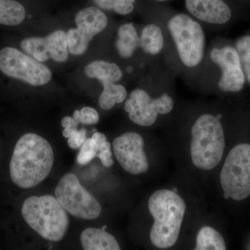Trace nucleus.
I'll return each instance as SVG.
<instances>
[{"label":"nucleus","mask_w":250,"mask_h":250,"mask_svg":"<svg viewBox=\"0 0 250 250\" xmlns=\"http://www.w3.org/2000/svg\"><path fill=\"white\" fill-rule=\"evenodd\" d=\"M54 151L47 140L39 135H23L10 162V175L18 187L29 189L41 183L53 167Z\"/></svg>","instance_id":"obj_1"},{"label":"nucleus","mask_w":250,"mask_h":250,"mask_svg":"<svg viewBox=\"0 0 250 250\" xmlns=\"http://www.w3.org/2000/svg\"><path fill=\"white\" fill-rule=\"evenodd\" d=\"M148 208L154 218L150 240L159 249L174 246L178 240L187 206L173 190L161 189L149 197Z\"/></svg>","instance_id":"obj_2"},{"label":"nucleus","mask_w":250,"mask_h":250,"mask_svg":"<svg viewBox=\"0 0 250 250\" xmlns=\"http://www.w3.org/2000/svg\"><path fill=\"white\" fill-rule=\"evenodd\" d=\"M226 142L220 116L204 114L194 123L191 130L190 156L193 165L210 170L221 162Z\"/></svg>","instance_id":"obj_3"},{"label":"nucleus","mask_w":250,"mask_h":250,"mask_svg":"<svg viewBox=\"0 0 250 250\" xmlns=\"http://www.w3.org/2000/svg\"><path fill=\"white\" fill-rule=\"evenodd\" d=\"M22 215L29 226L47 241H61L67 232L69 218L66 210L52 195L26 199Z\"/></svg>","instance_id":"obj_4"},{"label":"nucleus","mask_w":250,"mask_h":250,"mask_svg":"<svg viewBox=\"0 0 250 250\" xmlns=\"http://www.w3.org/2000/svg\"><path fill=\"white\" fill-rule=\"evenodd\" d=\"M220 179L226 200L240 202L250 196V143H238L230 149Z\"/></svg>","instance_id":"obj_5"},{"label":"nucleus","mask_w":250,"mask_h":250,"mask_svg":"<svg viewBox=\"0 0 250 250\" xmlns=\"http://www.w3.org/2000/svg\"><path fill=\"white\" fill-rule=\"evenodd\" d=\"M179 59L185 66L196 67L203 59L205 35L202 26L187 14H179L167 23Z\"/></svg>","instance_id":"obj_6"},{"label":"nucleus","mask_w":250,"mask_h":250,"mask_svg":"<svg viewBox=\"0 0 250 250\" xmlns=\"http://www.w3.org/2000/svg\"><path fill=\"white\" fill-rule=\"evenodd\" d=\"M55 196L62 208L75 218L94 220L101 214V205L75 174L62 176L56 188Z\"/></svg>","instance_id":"obj_7"},{"label":"nucleus","mask_w":250,"mask_h":250,"mask_svg":"<svg viewBox=\"0 0 250 250\" xmlns=\"http://www.w3.org/2000/svg\"><path fill=\"white\" fill-rule=\"evenodd\" d=\"M0 70L6 76L34 86L45 85L52 79L48 67L14 47L0 51Z\"/></svg>","instance_id":"obj_8"},{"label":"nucleus","mask_w":250,"mask_h":250,"mask_svg":"<svg viewBox=\"0 0 250 250\" xmlns=\"http://www.w3.org/2000/svg\"><path fill=\"white\" fill-rule=\"evenodd\" d=\"M173 107V99L167 93L152 99L142 89L133 90L125 105L129 119L143 126H151L155 123L159 114H167Z\"/></svg>","instance_id":"obj_9"},{"label":"nucleus","mask_w":250,"mask_h":250,"mask_svg":"<svg viewBox=\"0 0 250 250\" xmlns=\"http://www.w3.org/2000/svg\"><path fill=\"white\" fill-rule=\"evenodd\" d=\"M117 161L125 170L134 175L146 173L149 169L144 151V140L136 132H126L113 143Z\"/></svg>","instance_id":"obj_10"},{"label":"nucleus","mask_w":250,"mask_h":250,"mask_svg":"<svg viewBox=\"0 0 250 250\" xmlns=\"http://www.w3.org/2000/svg\"><path fill=\"white\" fill-rule=\"evenodd\" d=\"M210 59L222 71L219 88L225 93L241 91L246 78L236 49L231 46L213 49L210 52Z\"/></svg>","instance_id":"obj_11"},{"label":"nucleus","mask_w":250,"mask_h":250,"mask_svg":"<svg viewBox=\"0 0 250 250\" xmlns=\"http://www.w3.org/2000/svg\"><path fill=\"white\" fill-rule=\"evenodd\" d=\"M21 47L39 62H45L50 59L57 62H64L68 57L67 34L62 30L54 31L45 38L24 39Z\"/></svg>","instance_id":"obj_12"},{"label":"nucleus","mask_w":250,"mask_h":250,"mask_svg":"<svg viewBox=\"0 0 250 250\" xmlns=\"http://www.w3.org/2000/svg\"><path fill=\"white\" fill-rule=\"evenodd\" d=\"M186 8L193 17L209 24H223L232 16L224 0H185Z\"/></svg>","instance_id":"obj_13"},{"label":"nucleus","mask_w":250,"mask_h":250,"mask_svg":"<svg viewBox=\"0 0 250 250\" xmlns=\"http://www.w3.org/2000/svg\"><path fill=\"white\" fill-rule=\"evenodd\" d=\"M75 23L77 28L93 39L106 27L108 19L100 8L90 6L77 13Z\"/></svg>","instance_id":"obj_14"},{"label":"nucleus","mask_w":250,"mask_h":250,"mask_svg":"<svg viewBox=\"0 0 250 250\" xmlns=\"http://www.w3.org/2000/svg\"><path fill=\"white\" fill-rule=\"evenodd\" d=\"M81 243L85 250H121L115 237L103 229H85L81 234Z\"/></svg>","instance_id":"obj_15"},{"label":"nucleus","mask_w":250,"mask_h":250,"mask_svg":"<svg viewBox=\"0 0 250 250\" xmlns=\"http://www.w3.org/2000/svg\"><path fill=\"white\" fill-rule=\"evenodd\" d=\"M85 75L90 78L97 79L102 83L118 82L123 77L121 68L113 62L95 61L85 67Z\"/></svg>","instance_id":"obj_16"},{"label":"nucleus","mask_w":250,"mask_h":250,"mask_svg":"<svg viewBox=\"0 0 250 250\" xmlns=\"http://www.w3.org/2000/svg\"><path fill=\"white\" fill-rule=\"evenodd\" d=\"M139 45V37L132 23H126L118 30L116 47L122 58H130Z\"/></svg>","instance_id":"obj_17"},{"label":"nucleus","mask_w":250,"mask_h":250,"mask_svg":"<svg viewBox=\"0 0 250 250\" xmlns=\"http://www.w3.org/2000/svg\"><path fill=\"white\" fill-rule=\"evenodd\" d=\"M164 45L163 31L159 26L149 24L143 29L139 45L144 52L151 55L160 53Z\"/></svg>","instance_id":"obj_18"},{"label":"nucleus","mask_w":250,"mask_h":250,"mask_svg":"<svg viewBox=\"0 0 250 250\" xmlns=\"http://www.w3.org/2000/svg\"><path fill=\"white\" fill-rule=\"evenodd\" d=\"M26 16L24 6L15 0H0V24L16 26L21 24Z\"/></svg>","instance_id":"obj_19"},{"label":"nucleus","mask_w":250,"mask_h":250,"mask_svg":"<svg viewBox=\"0 0 250 250\" xmlns=\"http://www.w3.org/2000/svg\"><path fill=\"white\" fill-rule=\"evenodd\" d=\"M196 250H225L226 243L223 236L215 229L209 226L202 228L197 233Z\"/></svg>","instance_id":"obj_20"},{"label":"nucleus","mask_w":250,"mask_h":250,"mask_svg":"<svg viewBox=\"0 0 250 250\" xmlns=\"http://www.w3.org/2000/svg\"><path fill=\"white\" fill-rule=\"evenodd\" d=\"M103 85L104 90L99 98V104L104 110L111 109L116 104L124 102L127 96V92L123 85L113 82H106Z\"/></svg>","instance_id":"obj_21"},{"label":"nucleus","mask_w":250,"mask_h":250,"mask_svg":"<svg viewBox=\"0 0 250 250\" xmlns=\"http://www.w3.org/2000/svg\"><path fill=\"white\" fill-rule=\"evenodd\" d=\"M67 40L70 53L77 56L84 53L92 39L83 31L76 28L67 31Z\"/></svg>","instance_id":"obj_22"},{"label":"nucleus","mask_w":250,"mask_h":250,"mask_svg":"<svg viewBox=\"0 0 250 250\" xmlns=\"http://www.w3.org/2000/svg\"><path fill=\"white\" fill-rule=\"evenodd\" d=\"M136 0H94L95 5L100 9L114 11L120 15L131 14L134 9Z\"/></svg>","instance_id":"obj_23"},{"label":"nucleus","mask_w":250,"mask_h":250,"mask_svg":"<svg viewBox=\"0 0 250 250\" xmlns=\"http://www.w3.org/2000/svg\"><path fill=\"white\" fill-rule=\"evenodd\" d=\"M246 78L250 83V35L243 36L236 41V47Z\"/></svg>","instance_id":"obj_24"},{"label":"nucleus","mask_w":250,"mask_h":250,"mask_svg":"<svg viewBox=\"0 0 250 250\" xmlns=\"http://www.w3.org/2000/svg\"><path fill=\"white\" fill-rule=\"evenodd\" d=\"M100 147L91 138L85 140L80 147V152L77 156V161L80 165H86L98 156Z\"/></svg>","instance_id":"obj_25"},{"label":"nucleus","mask_w":250,"mask_h":250,"mask_svg":"<svg viewBox=\"0 0 250 250\" xmlns=\"http://www.w3.org/2000/svg\"><path fill=\"white\" fill-rule=\"evenodd\" d=\"M73 118L79 124L89 125L97 124L100 120L98 111L91 107H83L81 111L76 110L74 112Z\"/></svg>","instance_id":"obj_26"},{"label":"nucleus","mask_w":250,"mask_h":250,"mask_svg":"<svg viewBox=\"0 0 250 250\" xmlns=\"http://www.w3.org/2000/svg\"><path fill=\"white\" fill-rule=\"evenodd\" d=\"M111 148V143L106 141L104 143L99 150L98 156L100 158L102 164L106 167H110L113 165Z\"/></svg>","instance_id":"obj_27"},{"label":"nucleus","mask_w":250,"mask_h":250,"mask_svg":"<svg viewBox=\"0 0 250 250\" xmlns=\"http://www.w3.org/2000/svg\"><path fill=\"white\" fill-rule=\"evenodd\" d=\"M86 139V131L84 129L77 130L69 138L67 144L72 149H77L81 147Z\"/></svg>","instance_id":"obj_28"},{"label":"nucleus","mask_w":250,"mask_h":250,"mask_svg":"<svg viewBox=\"0 0 250 250\" xmlns=\"http://www.w3.org/2000/svg\"><path fill=\"white\" fill-rule=\"evenodd\" d=\"M79 123L71 117H64L62 121V125L63 128H70V129H77Z\"/></svg>","instance_id":"obj_29"},{"label":"nucleus","mask_w":250,"mask_h":250,"mask_svg":"<svg viewBox=\"0 0 250 250\" xmlns=\"http://www.w3.org/2000/svg\"><path fill=\"white\" fill-rule=\"evenodd\" d=\"M157 1H167V0H157Z\"/></svg>","instance_id":"obj_30"}]
</instances>
